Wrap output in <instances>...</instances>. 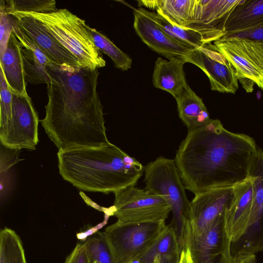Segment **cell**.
Returning a JSON list of instances; mask_svg holds the SVG:
<instances>
[{
    "label": "cell",
    "mask_w": 263,
    "mask_h": 263,
    "mask_svg": "<svg viewBox=\"0 0 263 263\" xmlns=\"http://www.w3.org/2000/svg\"><path fill=\"white\" fill-rule=\"evenodd\" d=\"M0 263H27L20 237L8 228L0 232Z\"/></svg>",
    "instance_id": "obj_26"
},
{
    "label": "cell",
    "mask_w": 263,
    "mask_h": 263,
    "mask_svg": "<svg viewBox=\"0 0 263 263\" xmlns=\"http://www.w3.org/2000/svg\"><path fill=\"white\" fill-rule=\"evenodd\" d=\"M64 263H92L85 243H77Z\"/></svg>",
    "instance_id": "obj_31"
},
{
    "label": "cell",
    "mask_w": 263,
    "mask_h": 263,
    "mask_svg": "<svg viewBox=\"0 0 263 263\" xmlns=\"http://www.w3.org/2000/svg\"><path fill=\"white\" fill-rule=\"evenodd\" d=\"M187 222L182 230L180 243L182 249H189L193 263H232V241L225 230L224 215L200 234H194Z\"/></svg>",
    "instance_id": "obj_10"
},
{
    "label": "cell",
    "mask_w": 263,
    "mask_h": 263,
    "mask_svg": "<svg viewBox=\"0 0 263 263\" xmlns=\"http://www.w3.org/2000/svg\"><path fill=\"white\" fill-rule=\"evenodd\" d=\"M241 0H196L193 17L186 26L202 36L205 44L224 36L226 21Z\"/></svg>",
    "instance_id": "obj_14"
},
{
    "label": "cell",
    "mask_w": 263,
    "mask_h": 263,
    "mask_svg": "<svg viewBox=\"0 0 263 263\" xmlns=\"http://www.w3.org/2000/svg\"><path fill=\"white\" fill-rule=\"evenodd\" d=\"M88 29L95 46L101 52L107 54L111 59L116 68L122 71L130 68L132 60L128 54L122 51L107 37L96 29L88 26Z\"/></svg>",
    "instance_id": "obj_27"
},
{
    "label": "cell",
    "mask_w": 263,
    "mask_h": 263,
    "mask_svg": "<svg viewBox=\"0 0 263 263\" xmlns=\"http://www.w3.org/2000/svg\"><path fill=\"white\" fill-rule=\"evenodd\" d=\"M139 6H144L146 7L157 10L158 7L159 0L154 1H139Z\"/></svg>",
    "instance_id": "obj_35"
},
{
    "label": "cell",
    "mask_w": 263,
    "mask_h": 263,
    "mask_svg": "<svg viewBox=\"0 0 263 263\" xmlns=\"http://www.w3.org/2000/svg\"><path fill=\"white\" fill-rule=\"evenodd\" d=\"M111 214L120 223L165 220L171 212L164 198L145 189L130 186L114 193Z\"/></svg>",
    "instance_id": "obj_9"
},
{
    "label": "cell",
    "mask_w": 263,
    "mask_h": 263,
    "mask_svg": "<svg viewBox=\"0 0 263 263\" xmlns=\"http://www.w3.org/2000/svg\"><path fill=\"white\" fill-rule=\"evenodd\" d=\"M62 178L83 191L116 193L135 186L144 167L116 145L82 147L57 154Z\"/></svg>",
    "instance_id": "obj_3"
},
{
    "label": "cell",
    "mask_w": 263,
    "mask_h": 263,
    "mask_svg": "<svg viewBox=\"0 0 263 263\" xmlns=\"http://www.w3.org/2000/svg\"><path fill=\"white\" fill-rule=\"evenodd\" d=\"M181 251L177 234L169 224L154 244L137 259L141 263H178Z\"/></svg>",
    "instance_id": "obj_21"
},
{
    "label": "cell",
    "mask_w": 263,
    "mask_h": 263,
    "mask_svg": "<svg viewBox=\"0 0 263 263\" xmlns=\"http://www.w3.org/2000/svg\"><path fill=\"white\" fill-rule=\"evenodd\" d=\"M165 220L138 223L118 221L102 232L115 263H129L146 252L165 231Z\"/></svg>",
    "instance_id": "obj_6"
},
{
    "label": "cell",
    "mask_w": 263,
    "mask_h": 263,
    "mask_svg": "<svg viewBox=\"0 0 263 263\" xmlns=\"http://www.w3.org/2000/svg\"><path fill=\"white\" fill-rule=\"evenodd\" d=\"M175 99L179 117L188 131L202 127L210 121L209 114L202 99L188 85Z\"/></svg>",
    "instance_id": "obj_20"
},
{
    "label": "cell",
    "mask_w": 263,
    "mask_h": 263,
    "mask_svg": "<svg viewBox=\"0 0 263 263\" xmlns=\"http://www.w3.org/2000/svg\"><path fill=\"white\" fill-rule=\"evenodd\" d=\"M144 181L145 189L163 197L170 206L173 218L170 224L180 243L182 230L189 219L191 202L174 159L160 156L148 163L144 166Z\"/></svg>",
    "instance_id": "obj_5"
},
{
    "label": "cell",
    "mask_w": 263,
    "mask_h": 263,
    "mask_svg": "<svg viewBox=\"0 0 263 263\" xmlns=\"http://www.w3.org/2000/svg\"><path fill=\"white\" fill-rule=\"evenodd\" d=\"M263 23V0H241L224 25L226 33L247 30Z\"/></svg>",
    "instance_id": "obj_22"
},
{
    "label": "cell",
    "mask_w": 263,
    "mask_h": 263,
    "mask_svg": "<svg viewBox=\"0 0 263 263\" xmlns=\"http://www.w3.org/2000/svg\"><path fill=\"white\" fill-rule=\"evenodd\" d=\"M54 0H1V6L10 14L15 12L49 13L57 10Z\"/></svg>",
    "instance_id": "obj_28"
},
{
    "label": "cell",
    "mask_w": 263,
    "mask_h": 263,
    "mask_svg": "<svg viewBox=\"0 0 263 263\" xmlns=\"http://www.w3.org/2000/svg\"><path fill=\"white\" fill-rule=\"evenodd\" d=\"M134 29L143 41L151 50L169 60L185 59L192 50L174 41L157 25L144 9H135ZM186 63V62H185Z\"/></svg>",
    "instance_id": "obj_15"
},
{
    "label": "cell",
    "mask_w": 263,
    "mask_h": 263,
    "mask_svg": "<svg viewBox=\"0 0 263 263\" xmlns=\"http://www.w3.org/2000/svg\"><path fill=\"white\" fill-rule=\"evenodd\" d=\"M234 67L238 81L247 92L255 85L263 90V44L237 36H223L213 42Z\"/></svg>",
    "instance_id": "obj_7"
},
{
    "label": "cell",
    "mask_w": 263,
    "mask_h": 263,
    "mask_svg": "<svg viewBox=\"0 0 263 263\" xmlns=\"http://www.w3.org/2000/svg\"><path fill=\"white\" fill-rule=\"evenodd\" d=\"M22 45L12 31L6 48L0 55L1 68L12 92L27 95L21 54Z\"/></svg>",
    "instance_id": "obj_18"
},
{
    "label": "cell",
    "mask_w": 263,
    "mask_h": 263,
    "mask_svg": "<svg viewBox=\"0 0 263 263\" xmlns=\"http://www.w3.org/2000/svg\"><path fill=\"white\" fill-rule=\"evenodd\" d=\"M85 243L92 263H115L102 232L89 238Z\"/></svg>",
    "instance_id": "obj_29"
},
{
    "label": "cell",
    "mask_w": 263,
    "mask_h": 263,
    "mask_svg": "<svg viewBox=\"0 0 263 263\" xmlns=\"http://www.w3.org/2000/svg\"><path fill=\"white\" fill-rule=\"evenodd\" d=\"M130 263H141L138 259H135L132 261H130Z\"/></svg>",
    "instance_id": "obj_36"
},
{
    "label": "cell",
    "mask_w": 263,
    "mask_h": 263,
    "mask_svg": "<svg viewBox=\"0 0 263 263\" xmlns=\"http://www.w3.org/2000/svg\"><path fill=\"white\" fill-rule=\"evenodd\" d=\"M224 36H237L257 41L263 44V23L247 30L226 33Z\"/></svg>",
    "instance_id": "obj_32"
},
{
    "label": "cell",
    "mask_w": 263,
    "mask_h": 263,
    "mask_svg": "<svg viewBox=\"0 0 263 263\" xmlns=\"http://www.w3.org/2000/svg\"><path fill=\"white\" fill-rule=\"evenodd\" d=\"M185 61L205 73L212 90L234 94L238 89V80L234 67L214 44H205L191 50Z\"/></svg>",
    "instance_id": "obj_11"
},
{
    "label": "cell",
    "mask_w": 263,
    "mask_h": 263,
    "mask_svg": "<svg viewBox=\"0 0 263 263\" xmlns=\"http://www.w3.org/2000/svg\"><path fill=\"white\" fill-rule=\"evenodd\" d=\"M232 263H255L254 254H243L233 256Z\"/></svg>",
    "instance_id": "obj_33"
},
{
    "label": "cell",
    "mask_w": 263,
    "mask_h": 263,
    "mask_svg": "<svg viewBox=\"0 0 263 263\" xmlns=\"http://www.w3.org/2000/svg\"><path fill=\"white\" fill-rule=\"evenodd\" d=\"M0 55L5 51L12 31L11 16L1 6Z\"/></svg>",
    "instance_id": "obj_30"
},
{
    "label": "cell",
    "mask_w": 263,
    "mask_h": 263,
    "mask_svg": "<svg viewBox=\"0 0 263 263\" xmlns=\"http://www.w3.org/2000/svg\"><path fill=\"white\" fill-rule=\"evenodd\" d=\"M47 72L48 100L40 122L59 151L109 144L97 90L98 69L53 63Z\"/></svg>",
    "instance_id": "obj_1"
},
{
    "label": "cell",
    "mask_w": 263,
    "mask_h": 263,
    "mask_svg": "<svg viewBox=\"0 0 263 263\" xmlns=\"http://www.w3.org/2000/svg\"><path fill=\"white\" fill-rule=\"evenodd\" d=\"M185 63L179 60L157 58L152 77L154 87L169 92L175 98L178 96L187 85L183 70Z\"/></svg>",
    "instance_id": "obj_19"
},
{
    "label": "cell",
    "mask_w": 263,
    "mask_h": 263,
    "mask_svg": "<svg viewBox=\"0 0 263 263\" xmlns=\"http://www.w3.org/2000/svg\"><path fill=\"white\" fill-rule=\"evenodd\" d=\"M196 3V0H159L156 10L176 24L186 27L193 17Z\"/></svg>",
    "instance_id": "obj_25"
},
{
    "label": "cell",
    "mask_w": 263,
    "mask_h": 263,
    "mask_svg": "<svg viewBox=\"0 0 263 263\" xmlns=\"http://www.w3.org/2000/svg\"><path fill=\"white\" fill-rule=\"evenodd\" d=\"M254 193L252 176L234 186V195L226 210L224 228L232 242L238 240L245 233L251 213Z\"/></svg>",
    "instance_id": "obj_17"
},
{
    "label": "cell",
    "mask_w": 263,
    "mask_h": 263,
    "mask_svg": "<svg viewBox=\"0 0 263 263\" xmlns=\"http://www.w3.org/2000/svg\"><path fill=\"white\" fill-rule=\"evenodd\" d=\"M12 93L11 111L0 118L1 144L11 149H35L39 142L37 114L28 95Z\"/></svg>",
    "instance_id": "obj_8"
},
{
    "label": "cell",
    "mask_w": 263,
    "mask_h": 263,
    "mask_svg": "<svg viewBox=\"0 0 263 263\" xmlns=\"http://www.w3.org/2000/svg\"><path fill=\"white\" fill-rule=\"evenodd\" d=\"M130 262H129V263H130ZM93 263H97V262H96V261H95V262H93Z\"/></svg>",
    "instance_id": "obj_37"
},
{
    "label": "cell",
    "mask_w": 263,
    "mask_h": 263,
    "mask_svg": "<svg viewBox=\"0 0 263 263\" xmlns=\"http://www.w3.org/2000/svg\"><path fill=\"white\" fill-rule=\"evenodd\" d=\"M178 263H193L190 251L187 248H182Z\"/></svg>",
    "instance_id": "obj_34"
},
{
    "label": "cell",
    "mask_w": 263,
    "mask_h": 263,
    "mask_svg": "<svg viewBox=\"0 0 263 263\" xmlns=\"http://www.w3.org/2000/svg\"><path fill=\"white\" fill-rule=\"evenodd\" d=\"M144 11L167 35L180 44L190 49L199 48L205 44L199 33L176 24L160 11L157 10L154 12L144 9Z\"/></svg>",
    "instance_id": "obj_23"
},
{
    "label": "cell",
    "mask_w": 263,
    "mask_h": 263,
    "mask_svg": "<svg viewBox=\"0 0 263 263\" xmlns=\"http://www.w3.org/2000/svg\"><path fill=\"white\" fill-rule=\"evenodd\" d=\"M234 195V186L212 189L195 195L191 202L188 226L200 234L225 214Z\"/></svg>",
    "instance_id": "obj_13"
},
{
    "label": "cell",
    "mask_w": 263,
    "mask_h": 263,
    "mask_svg": "<svg viewBox=\"0 0 263 263\" xmlns=\"http://www.w3.org/2000/svg\"><path fill=\"white\" fill-rule=\"evenodd\" d=\"M39 21L45 29L78 59L80 67L96 70L106 62L95 46L84 20L66 9L49 13L20 12Z\"/></svg>",
    "instance_id": "obj_4"
},
{
    "label": "cell",
    "mask_w": 263,
    "mask_h": 263,
    "mask_svg": "<svg viewBox=\"0 0 263 263\" xmlns=\"http://www.w3.org/2000/svg\"><path fill=\"white\" fill-rule=\"evenodd\" d=\"M12 15L24 32L54 63L80 67L77 58L60 44L36 20L15 12Z\"/></svg>",
    "instance_id": "obj_16"
},
{
    "label": "cell",
    "mask_w": 263,
    "mask_h": 263,
    "mask_svg": "<svg viewBox=\"0 0 263 263\" xmlns=\"http://www.w3.org/2000/svg\"><path fill=\"white\" fill-rule=\"evenodd\" d=\"M21 54L25 79L33 84H47L49 80L47 66L53 64L48 62V57L41 50L34 52L23 46Z\"/></svg>",
    "instance_id": "obj_24"
},
{
    "label": "cell",
    "mask_w": 263,
    "mask_h": 263,
    "mask_svg": "<svg viewBox=\"0 0 263 263\" xmlns=\"http://www.w3.org/2000/svg\"><path fill=\"white\" fill-rule=\"evenodd\" d=\"M258 147L249 136L230 132L220 120L210 119L188 131L174 160L185 188L196 195L248 178Z\"/></svg>",
    "instance_id": "obj_2"
},
{
    "label": "cell",
    "mask_w": 263,
    "mask_h": 263,
    "mask_svg": "<svg viewBox=\"0 0 263 263\" xmlns=\"http://www.w3.org/2000/svg\"><path fill=\"white\" fill-rule=\"evenodd\" d=\"M250 176L253 178L254 193L247 228L233 243L235 250L242 254L263 252V149L258 147L252 161Z\"/></svg>",
    "instance_id": "obj_12"
}]
</instances>
